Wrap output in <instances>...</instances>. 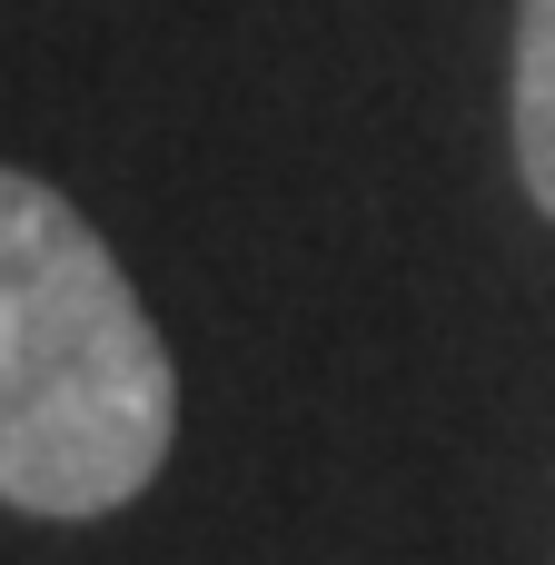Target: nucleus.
Listing matches in <instances>:
<instances>
[{
	"mask_svg": "<svg viewBox=\"0 0 555 565\" xmlns=\"http://www.w3.org/2000/svg\"><path fill=\"white\" fill-rule=\"evenodd\" d=\"M179 437V367L109 238L30 169H0V507L89 526L149 497Z\"/></svg>",
	"mask_w": 555,
	"mask_h": 565,
	"instance_id": "obj_1",
	"label": "nucleus"
},
{
	"mask_svg": "<svg viewBox=\"0 0 555 565\" xmlns=\"http://www.w3.org/2000/svg\"><path fill=\"white\" fill-rule=\"evenodd\" d=\"M516 169L555 218V0H516Z\"/></svg>",
	"mask_w": 555,
	"mask_h": 565,
	"instance_id": "obj_2",
	"label": "nucleus"
}]
</instances>
